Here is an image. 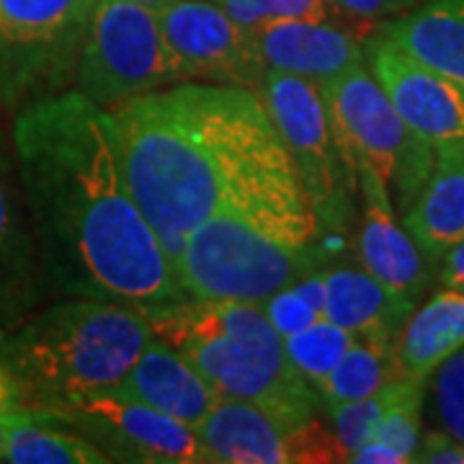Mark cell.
Returning <instances> with one entry per match:
<instances>
[{
    "label": "cell",
    "instance_id": "cell-6",
    "mask_svg": "<svg viewBox=\"0 0 464 464\" xmlns=\"http://www.w3.org/2000/svg\"><path fill=\"white\" fill-rule=\"evenodd\" d=\"M188 81L158 11L137 0H96L75 70V91L101 109Z\"/></svg>",
    "mask_w": 464,
    "mask_h": 464
},
{
    "label": "cell",
    "instance_id": "cell-13",
    "mask_svg": "<svg viewBox=\"0 0 464 464\" xmlns=\"http://www.w3.org/2000/svg\"><path fill=\"white\" fill-rule=\"evenodd\" d=\"M168 47L181 60L186 78L201 83L256 91L266 67L250 44V34L215 0H173L158 11Z\"/></svg>",
    "mask_w": 464,
    "mask_h": 464
},
{
    "label": "cell",
    "instance_id": "cell-35",
    "mask_svg": "<svg viewBox=\"0 0 464 464\" xmlns=\"http://www.w3.org/2000/svg\"><path fill=\"white\" fill-rule=\"evenodd\" d=\"M3 341H5V333H3V325H0V346H3Z\"/></svg>",
    "mask_w": 464,
    "mask_h": 464
},
{
    "label": "cell",
    "instance_id": "cell-32",
    "mask_svg": "<svg viewBox=\"0 0 464 464\" xmlns=\"http://www.w3.org/2000/svg\"><path fill=\"white\" fill-rule=\"evenodd\" d=\"M413 462L423 464H464V444L447 431L423 433Z\"/></svg>",
    "mask_w": 464,
    "mask_h": 464
},
{
    "label": "cell",
    "instance_id": "cell-9",
    "mask_svg": "<svg viewBox=\"0 0 464 464\" xmlns=\"http://www.w3.org/2000/svg\"><path fill=\"white\" fill-rule=\"evenodd\" d=\"M320 91L351 163L374 168L402 215L431 176L436 152L411 132L366 63Z\"/></svg>",
    "mask_w": 464,
    "mask_h": 464
},
{
    "label": "cell",
    "instance_id": "cell-14",
    "mask_svg": "<svg viewBox=\"0 0 464 464\" xmlns=\"http://www.w3.org/2000/svg\"><path fill=\"white\" fill-rule=\"evenodd\" d=\"M353 173L356 191L362 194V222L356 235L359 264L390 292L415 304L431 282V261L398 219V209L380 173L366 163H353Z\"/></svg>",
    "mask_w": 464,
    "mask_h": 464
},
{
    "label": "cell",
    "instance_id": "cell-27",
    "mask_svg": "<svg viewBox=\"0 0 464 464\" xmlns=\"http://www.w3.org/2000/svg\"><path fill=\"white\" fill-rule=\"evenodd\" d=\"M426 380L411 377L405 392L400 395L392 408L384 413L380 429L372 439H377L390 449H395L405 462H413L415 449L420 441V411H423Z\"/></svg>",
    "mask_w": 464,
    "mask_h": 464
},
{
    "label": "cell",
    "instance_id": "cell-4",
    "mask_svg": "<svg viewBox=\"0 0 464 464\" xmlns=\"http://www.w3.org/2000/svg\"><path fill=\"white\" fill-rule=\"evenodd\" d=\"M148 317L152 333L179 348L219 398L256 402L292 429L315 420L320 395L295 372L258 304L183 299Z\"/></svg>",
    "mask_w": 464,
    "mask_h": 464
},
{
    "label": "cell",
    "instance_id": "cell-24",
    "mask_svg": "<svg viewBox=\"0 0 464 464\" xmlns=\"http://www.w3.org/2000/svg\"><path fill=\"white\" fill-rule=\"evenodd\" d=\"M353 341L356 338L341 325L331 323L328 317H320L313 325L286 335L284 348L299 377L317 387V382L341 362V356L353 346Z\"/></svg>",
    "mask_w": 464,
    "mask_h": 464
},
{
    "label": "cell",
    "instance_id": "cell-21",
    "mask_svg": "<svg viewBox=\"0 0 464 464\" xmlns=\"http://www.w3.org/2000/svg\"><path fill=\"white\" fill-rule=\"evenodd\" d=\"M380 29L423 65L464 85V0H426Z\"/></svg>",
    "mask_w": 464,
    "mask_h": 464
},
{
    "label": "cell",
    "instance_id": "cell-36",
    "mask_svg": "<svg viewBox=\"0 0 464 464\" xmlns=\"http://www.w3.org/2000/svg\"><path fill=\"white\" fill-rule=\"evenodd\" d=\"M215 3H219V0H215Z\"/></svg>",
    "mask_w": 464,
    "mask_h": 464
},
{
    "label": "cell",
    "instance_id": "cell-30",
    "mask_svg": "<svg viewBox=\"0 0 464 464\" xmlns=\"http://www.w3.org/2000/svg\"><path fill=\"white\" fill-rule=\"evenodd\" d=\"M420 3L426 0H331L338 16L364 32H374L380 24L413 11Z\"/></svg>",
    "mask_w": 464,
    "mask_h": 464
},
{
    "label": "cell",
    "instance_id": "cell-25",
    "mask_svg": "<svg viewBox=\"0 0 464 464\" xmlns=\"http://www.w3.org/2000/svg\"><path fill=\"white\" fill-rule=\"evenodd\" d=\"M408 382L411 377H402V380L390 382L387 387H382L366 398L333 408V433L346 451V459H351V454L377 433L382 418L392 408V402L405 392Z\"/></svg>",
    "mask_w": 464,
    "mask_h": 464
},
{
    "label": "cell",
    "instance_id": "cell-18",
    "mask_svg": "<svg viewBox=\"0 0 464 464\" xmlns=\"http://www.w3.org/2000/svg\"><path fill=\"white\" fill-rule=\"evenodd\" d=\"M413 302L390 292L364 266L325 268V317L356 341L395 346Z\"/></svg>",
    "mask_w": 464,
    "mask_h": 464
},
{
    "label": "cell",
    "instance_id": "cell-12",
    "mask_svg": "<svg viewBox=\"0 0 464 464\" xmlns=\"http://www.w3.org/2000/svg\"><path fill=\"white\" fill-rule=\"evenodd\" d=\"M197 433L217 464L348 462L335 433L317 420L292 429L248 400L219 398Z\"/></svg>",
    "mask_w": 464,
    "mask_h": 464
},
{
    "label": "cell",
    "instance_id": "cell-26",
    "mask_svg": "<svg viewBox=\"0 0 464 464\" xmlns=\"http://www.w3.org/2000/svg\"><path fill=\"white\" fill-rule=\"evenodd\" d=\"M219 5L246 32L271 21H341L331 0H219Z\"/></svg>",
    "mask_w": 464,
    "mask_h": 464
},
{
    "label": "cell",
    "instance_id": "cell-5",
    "mask_svg": "<svg viewBox=\"0 0 464 464\" xmlns=\"http://www.w3.org/2000/svg\"><path fill=\"white\" fill-rule=\"evenodd\" d=\"M323 264L317 246H289L237 215H215L186 235L173 271L188 299L261 304Z\"/></svg>",
    "mask_w": 464,
    "mask_h": 464
},
{
    "label": "cell",
    "instance_id": "cell-23",
    "mask_svg": "<svg viewBox=\"0 0 464 464\" xmlns=\"http://www.w3.org/2000/svg\"><path fill=\"white\" fill-rule=\"evenodd\" d=\"M402 377L405 372L395 356V346L353 341V346L341 356V362L317 382L315 390L331 413L333 408L366 398Z\"/></svg>",
    "mask_w": 464,
    "mask_h": 464
},
{
    "label": "cell",
    "instance_id": "cell-31",
    "mask_svg": "<svg viewBox=\"0 0 464 464\" xmlns=\"http://www.w3.org/2000/svg\"><path fill=\"white\" fill-rule=\"evenodd\" d=\"M34 413H36V408H29L24 402L14 374L0 362V462H3V449H5V441H8L11 431L16 429L21 420L32 418Z\"/></svg>",
    "mask_w": 464,
    "mask_h": 464
},
{
    "label": "cell",
    "instance_id": "cell-8",
    "mask_svg": "<svg viewBox=\"0 0 464 464\" xmlns=\"http://www.w3.org/2000/svg\"><path fill=\"white\" fill-rule=\"evenodd\" d=\"M258 96L297 166L315 212L317 230H346L353 215L356 173L333 130L320 85L279 70H266Z\"/></svg>",
    "mask_w": 464,
    "mask_h": 464
},
{
    "label": "cell",
    "instance_id": "cell-34",
    "mask_svg": "<svg viewBox=\"0 0 464 464\" xmlns=\"http://www.w3.org/2000/svg\"><path fill=\"white\" fill-rule=\"evenodd\" d=\"M137 3L148 5V8H152V11H160L163 5H168V3H173V0H137Z\"/></svg>",
    "mask_w": 464,
    "mask_h": 464
},
{
    "label": "cell",
    "instance_id": "cell-3",
    "mask_svg": "<svg viewBox=\"0 0 464 464\" xmlns=\"http://www.w3.org/2000/svg\"><path fill=\"white\" fill-rule=\"evenodd\" d=\"M155 338L148 313L96 297H67L18 325L0 346L21 398L36 411L111 390Z\"/></svg>",
    "mask_w": 464,
    "mask_h": 464
},
{
    "label": "cell",
    "instance_id": "cell-7",
    "mask_svg": "<svg viewBox=\"0 0 464 464\" xmlns=\"http://www.w3.org/2000/svg\"><path fill=\"white\" fill-rule=\"evenodd\" d=\"M96 0H0V106L21 111L75 85Z\"/></svg>",
    "mask_w": 464,
    "mask_h": 464
},
{
    "label": "cell",
    "instance_id": "cell-1",
    "mask_svg": "<svg viewBox=\"0 0 464 464\" xmlns=\"http://www.w3.org/2000/svg\"><path fill=\"white\" fill-rule=\"evenodd\" d=\"M109 114L134 201L170 264L215 215L243 217L289 246L315 243L297 166L256 91L183 81Z\"/></svg>",
    "mask_w": 464,
    "mask_h": 464
},
{
    "label": "cell",
    "instance_id": "cell-20",
    "mask_svg": "<svg viewBox=\"0 0 464 464\" xmlns=\"http://www.w3.org/2000/svg\"><path fill=\"white\" fill-rule=\"evenodd\" d=\"M464 348V292L444 286L405 317L395 356L405 377L429 380L439 364Z\"/></svg>",
    "mask_w": 464,
    "mask_h": 464
},
{
    "label": "cell",
    "instance_id": "cell-33",
    "mask_svg": "<svg viewBox=\"0 0 464 464\" xmlns=\"http://www.w3.org/2000/svg\"><path fill=\"white\" fill-rule=\"evenodd\" d=\"M436 276L444 286L459 289L464 292V243L449 248L444 256H439L436 261Z\"/></svg>",
    "mask_w": 464,
    "mask_h": 464
},
{
    "label": "cell",
    "instance_id": "cell-16",
    "mask_svg": "<svg viewBox=\"0 0 464 464\" xmlns=\"http://www.w3.org/2000/svg\"><path fill=\"white\" fill-rule=\"evenodd\" d=\"M44 284L29 207L18 181L14 145L0 137V323H18L34 307Z\"/></svg>",
    "mask_w": 464,
    "mask_h": 464
},
{
    "label": "cell",
    "instance_id": "cell-10",
    "mask_svg": "<svg viewBox=\"0 0 464 464\" xmlns=\"http://www.w3.org/2000/svg\"><path fill=\"white\" fill-rule=\"evenodd\" d=\"M47 413L91 439L111 462L209 464L197 429L150 408L119 387Z\"/></svg>",
    "mask_w": 464,
    "mask_h": 464
},
{
    "label": "cell",
    "instance_id": "cell-19",
    "mask_svg": "<svg viewBox=\"0 0 464 464\" xmlns=\"http://www.w3.org/2000/svg\"><path fill=\"white\" fill-rule=\"evenodd\" d=\"M402 225L431 264L464 243V152L436 155L431 176L402 212Z\"/></svg>",
    "mask_w": 464,
    "mask_h": 464
},
{
    "label": "cell",
    "instance_id": "cell-15",
    "mask_svg": "<svg viewBox=\"0 0 464 464\" xmlns=\"http://www.w3.org/2000/svg\"><path fill=\"white\" fill-rule=\"evenodd\" d=\"M250 34V44L266 70L328 85L364 65V32L348 21H271Z\"/></svg>",
    "mask_w": 464,
    "mask_h": 464
},
{
    "label": "cell",
    "instance_id": "cell-11",
    "mask_svg": "<svg viewBox=\"0 0 464 464\" xmlns=\"http://www.w3.org/2000/svg\"><path fill=\"white\" fill-rule=\"evenodd\" d=\"M364 63L418 140L436 155L464 152V85L415 60L380 26L364 39Z\"/></svg>",
    "mask_w": 464,
    "mask_h": 464
},
{
    "label": "cell",
    "instance_id": "cell-28",
    "mask_svg": "<svg viewBox=\"0 0 464 464\" xmlns=\"http://www.w3.org/2000/svg\"><path fill=\"white\" fill-rule=\"evenodd\" d=\"M433 377V408L441 429L464 444V348L449 356Z\"/></svg>",
    "mask_w": 464,
    "mask_h": 464
},
{
    "label": "cell",
    "instance_id": "cell-29",
    "mask_svg": "<svg viewBox=\"0 0 464 464\" xmlns=\"http://www.w3.org/2000/svg\"><path fill=\"white\" fill-rule=\"evenodd\" d=\"M258 307L264 310L266 317L271 320V325L279 331L282 338L299 333L302 328L313 325L315 320L323 317L307 299L302 297V292L295 286V282L279 289V292H274L271 297H266Z\"/></svg>",
    "mask_w": 464,
    "mask_h": 464
},
{
    "label": "cell",
    "instance_id": "cell-17",
    "mask_svg": "<svg viewBox=\"0 0 464 464\" xmlns=\"http://www.w3.org/2000/svg\"><path fill=\"white\" fill-rule=\"evenodd\" d=\"M121 392L197 429L219 395L199 369L163 338H152L137 364L116 384Z\"/></svg>",
    "mask_w": 464,
    "mask_h": 464
},
{
    "label": "cell",
    "instance_id": "cell-2",
    "mask_svg": "<svg viewBox=\"0 0 464 464\" xmlns=\"http://www.w3.org/2000/svg\"><path fill=\"white\" fill-rule=\"evenodd\" d=\"M11 145L47 289L142 313L188 299L134 201L109 109L75 88L34 101L16 111Z\"/></svg>",
    "mask_w": 464,
    "mask_h": 464
},
{
    "label": "cell",
    "instance_id": "cell-22",
    "mask_svg": "<svg viewBox=\"0 0 464 464\" xmlns=\"http://www.w3.org/2000/svg\"><path fill=\"white\" fill-rule=\"evenodd\" d=\"M3 462L11 464H109V454H103L91 439L70 429L60 418L47 411H36L32 418L21 420L11 431Z\"/></svg>",
    "mask_w": 464,
    "mask_h": 464
}]
</instances>
